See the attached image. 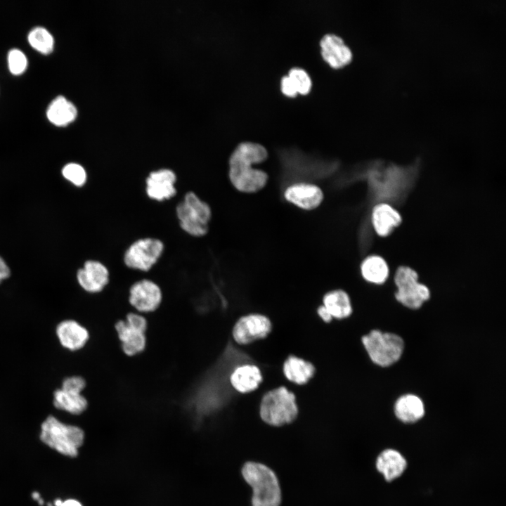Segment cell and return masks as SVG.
<instances>
[{"label":"cell","instance_id":"1","mask_svg":"<svg viewBox=\"0 0 506 506\" xmlns=\"http://www.w3.org/2000/svg\"><path fill=\"white\" fill-rule=\"evenodd\" d=\"M267 157L268 151L263 145L251 141L239 143L228 160V176L232 186L245 193L263 189L268 181V175L253 165L264 162Z\"/></svg>","mask_w":506,"mask_h":506},{"label":"cell","instance_id":"2","mask_svg":"<svg viewBox=\"0 0 506 506\" xmlns=\"http://www.w3.org/2000/svg\"><path fill=\"white\" fill-rule=\"evenodd\" d=\"M241 474L252 488V506H280V484L271 467L259 462L247 461L242 467Z\"/></svg>","mask_w":506,"mask_h":506},{"label":"cell","instance_id":"3","mask_svg":"<svg viewBox=\"0 0 506 506\" xmlns=\"http://www.w3.org/2000/svg\"><path fill=\"white\" fill-rule=\"evenodd\" d=\"M84 437V432L80 427L64 424L52 415L41 424V441L65 456L77 457Z\"/></svg>","mask_w":506,"mask_h":506},{"label":"cell","instance_id":"4","mask_svg":"<svg viewBox=\"0 0 506 506\" xmlns=\"http://www.w3.org/2000/svg\"><path fill=\"white\" fill-rule=\"evenodd\" d=\"M175 212L180 228L188 235L202 237L208 233L212 208L195 192H187L176 205Z\"/></svg>","mask_w":506,"mask_h":506},{"label":"cell","instance_id":"5","mask_svg":"<svg viewBox=\"0 0 506 506\" xmlns=\"http://www.w3.org/2000/svg\"><path fill=\"white\" fill-rule=\"evenodd\" d=\"M261 420L273 427L292 423L297 417L298 407L294 394L280 387L264 394L259 408Z\"/></svg>","mask_w":506,"mask_h":506},{"label":"cell","instance_id":"6","mask_svg":"<svg viewBox=\"0 0 506 506\" xmlns=\"http://www.w3.org/2000/svg\"><path fill=\"white\" fill-rule=\"evenodd\" d=\"M362 343L371 361L382 367L397 362L404 349V342L400 336L378 330L363 336Z\"/></svg>","mask_w":506,"mask_h":506},{"label":"cell","instance_id":"7","mask_svg":"<svg viewBox=\"0 0 506 506\" xmlns=\"http://www.w3.org/2000/svg\"><path fill=\"white\" fill-rule=\"evenodd\" d=\"M396 300L407 308L417 309L430 297L429 288L418 282V275L408 266H400L396 271Z\"/></svg>","mask_w":506,"mask_h":506},{"label":"cell","instance_id":"8","mask_svg":"<svg viewBox=\"0 0 506 506\" xmlns=\"http://www.w3.org/2000/svg\"><path fill=\"white\" fill-rule=\"evenodd\" d=\"M164 249L163 242L157 238H138L126 249L123 261L129 268L146 272L157 264Z\"/></svg>","mask_w":506,"mask_h":506},{"label":"cell","instance_id":"9","mask_svg":"<svg viewBox=\"0 0 506 506\" xmlns=\"http://www.w3.org/2000/svg\"><path fill=\"white\" fill-rule=\"evenodd\" d=\"M147 327L146 318L134 312H129L125 320H119L115 323V328L124 354L133 356L144 351Z\"/></svg>","mask_w":506,"mask_h":506},{"label":"cell","instance_id":"10","mask_svg":"<svg viewBox=\"0 0 506 506\" xmlns=\"http://www.w3.org/2000/svg\"><path fill=\"white\" fill-rule=\"evenodd\" d=\"M85 387L86 382L80 376L65 378L62 388L53 394L54 406L73 415L82 413L88 406L86 398L81 394Z\"/></svg>","mask_w":506,"mask_h":506},{"label":"cell","instance_id":"11","mask_svg":"<svg viewBox=\"0 0 506 506\" xmlns=\"http://www.w3.org/2000/svg\"><path fill=\"white\" fill-rule=\"evenodd\" d=\"M162 300L160 286L149 279L135 282L129 288V301L139 313H151L156 311Z\"/></svg>","mask_w":506,"mask_h":506},{"label":"cell","instance_id":"12","mask_svg":"<svg viewBox=\"0 0 506 506\" xmlns=\"http://www.w3.org/2000/svg\"><path fill=\"white\" fill-rule=\"evenodd\" d=\"M271 330L270 320L261 314L253 313L241 317L233 329L234 340L240 344H247L266 337Z\"/></svg>","mask_w":506,"mask_h":506},{"label":"cell","instance_id":"13","mask_svg":"<svg viewBox=\"0 0 506 506\" xmlns=\"http://www.w3.org/2000/svg\"><path fill=\"white\" fill-rule=\"evenodd\" d=\"M177 176L169 168L150 171L145 179V193L153 200L162 202L174 197L177 190L175 187Z\"/></svg>","mask_w":506,"mask_h":506},{"label":"cell","instance_id":"14","mask_svg":"<svg viewBox=\"0 0 506 506\" xmlns=\"http://www.w3.org/2000/svg\"><path fill=\"white\" fill-rule=\"evenodd\" d=\"M284 197L296 207L309 211L320 205L324 194L322 189L316 184L299 182L286 188Z\"/></svg>","mask_w":506,"mask_h":506},{"label":"cell","instance_id":"15","mask_svg":"<svg viewBox=\"0 0 506 506\" xmlns=\"http://www.w3.org/2000/svg\"><path fill=\"white\" fill-rule=\"evenodd\" d=\"M79 285L86 292H100L110 281V272L107 266L97 260H87L77 273Z\"/></svg>","mask_w":506,"mask_h":506},{"label":"cell","instance_id":"16","mask_svg":"<svg viewBox=\"0 0 506 506\" xmlns=\"http://www.w3.org/2000/svg\"><path fill=\"white\" fill-rule=\"evenodd\" d=\"M320 46L322 57L332 67H342L352 60L351 50L337 34H325L320 39Z\"/></svg>","mask_w":506,"mask_h":506},{"label":"cell","instance_id":"17","mask_svg":"<svg viewBox=\"0 0 506 506\" xmlns=\"http://www.w3.org/2000/svg\"><path fill=\"white\" fill-rule=\"evenodd\" d=\"M56 334L62 346L71 351L82 349L89 339L88 330L73 320H66L58 324Z\"/></svg>","mask_w":506,"mask_h":506},{"label":"cell","instance_id":"18","mask_svg":"<svg viewBox=\"0 0 506 506\" xmlns=\"http://www.w3.org/2000/svg\"><path fill=\"white\" fill-rule=\"evenodd\" d=\"M401 220L398 212L387 203L378 204L372 212V223L379 236L389 235Z\"/></svg>","mask_w":506,"mask_h":506},{"label":"cell","instance_id":"19","mask_svg":"<svg viewBox=\"0 0 506 506\" xmlns=\"http://www.w3.org/2000/svg\"><path fill=\"white\" fill-rule=\"evenodd\" d=\"M230 381L238 392L249 393L258 388L262 382V375L257 366L246 364L237 367L233 371Z\"/></svg>","mask_w":506,"mask_h":506},{"label":"cell","instance_id":"20","mask_svg":"<svg viewBox=\"0 0 506 506\" xmlns=\"http://www.w3.org/2000/svg\"><path fill=\"white\" fill-rule=\"evenodd\" d=\"M407 463L403 456L394 449H386L377 457V469L382 473L386 481H391L399 477L405 471Z\"/></svg>","mask_w":506,"mask_h":506},{"label":"cell","instance_id":"21","mask_svg":"<svg viewBox=\"0 0 506 506\" xmlns=\"http://www.w3.org/2000/svg\"><path fill=\"white\" fill-rule=\"evenodd\" d=\"M394 413L396 417L406 423L415 422L424 415V406L422 399L414 394H406L396 401Z\"/></svg>","mask_w":506,"mask_h":506},{"label":"cell","instance_id":"22","mask_svg":"<svg viewBox=\"0 0 506 506\" xmlns=\"http://www.w3.org/2000/svg\"><path fill=\"white\" fill-rule=\"evenodd\" d=\"M75 105L63 96H58L51 100L46 110L51 122L57 126H65L77 117Z\"/></svg>","mask_w":506,"mask_h":506},{"label":"cell","instance_id":"23","mask_svg":"<svg viewBox=\"0 0 506 506\" xmlns=\"http://www.w3.org/2000/svg\"><path fill=\"white\" fill-rule=\"evenodd\" d=\"M283 372L290 381L297 384H304L313 376L315 368L309 361L290 356L283 364Z\"/></svg>","mask_w":506,"mask_h":506},{"label":"cell","instance_id":"24","mask_svg":"<svg viewBox=\"0 0 506 506\" xmlns=\"http://www.w3.org/2000/svg\"><path fill=\"white\" fill-rule=\"evenodd\" d=\"M323 306L332 318H345L352 312L350 298L342 290H335L327 292L323 297Z\"/></svg>","mask_w":506,"mask_h":506},{"label":"cell","instance_id":"25","mask_svg":"<svg viewBox=\"0 0 506 506\" xmlns=\"http://www.w3.org/2000/svg\"><path fill=\"white\" fill-rule=\"evenodd\" d=\"M363 278L374 284H382L389 276V267L385 260L379 256L372 255L366 257L361 265Z\"/></svg>","mask_w":506,"mask_h":506},{"label":"cell","instance_id":"26","mask_svg":"<svg viewBox=\"0 0 506 506\" xmlns=\"http://www.w3.org/2000/svg\"><path fill=\"white\" fill-rule=\"evenodd\" d=\"M28 41L30 45L44 54L51 53L53 48V37L43 27H35L28 34Z\"/></svg>","mask_w":506,"mask_h":506},{"label":"cell","instance_id":"27","mask_svg":"<svg viewBox=\"0 0 506 506\" xmlns=\"http://www.w3.org/2000/svg\"><path fill=\"white\" fill-rule=\"evenodd\" d=\"M287 75L294 84L297 93L304 95L309 92L312 85L311 79L304 69L292 67L289 70Z\"/></svg>","mask_w":506,"mask_h":506},{"label":"cell","instance_id":"28","mask_svg":"<svg viewBox=\"0 0 506 506\" xmlns=\"http://www.w3.org/2000/svg\"><path fill=\"white\" fill-rule=\"evenodd\" d=\"M62 174L77 187L83 186L87 179L85 169L79 164L74 162L67 164L62 169Z\"/></svg>","mask_w":506,"mask_h":506},{"label":"cell","instance_id":"29","mask_svg":"<svg viewBox=\"0 0 506 506\" xmlns=\"http://www.w3.org/2000/svg\"><path fill=\"white\" fill-rule=\"evenodd\" d=\"M8 64L9 70L13 74H19L26 69L27 59L21 50L12 48L8 53Z\"/></svg>","mask_w":506,"mask_h":506},{"label":"cell","instance_id":"30","mask_svg":"<svg viewBox=\"0 0 506 506\" xmlns=\"http://www.w3.org/2000/svg\"><path fill=\"white\" fill-rule=\"evenodd\" d=\"M280 87L283 93L287 96L292 97L297 93L294 85L288 75H285L281 78Z\"/></svg>","mask_w":506,"mask_h":506},{"label":"cell","instance_id":"31","mask_svg":"<svg viewBox=\"0 0 506 506\" xmlns=\"http://www.w3.org/2000/svg\"><path fill=\"white\" fill-rule=\"evenodd\" d=\"M10 275V269L4 260L0 257V283L1 282L8 278Z\"/></svg>","mask_w":506,"mask_h":506},{"label":"cell","instance_id":"32","mask_svg":"<svg viewBox=\"0 0 506 506\" xmlns=\"http://www.w3.org/2000/svg\"><path fill=\"white\" fill-rule=\"evenodd\" d=\"M318 314L319 316L324 320L325 322H330L332 320V317L330 316L329 312L325 309V308L322 305L318 307L317 310Z\"/></svg>","mask_w":506,"mask_h":506},{"label":"cell","instance_id":"33","mask_svg":"<svg viewBox=\"0 0 506 506\" xmlns=\"http://www.w3.org/2000/svg\"><path fill=\"white\" fill-rule=\"evenodd\" d=\"M61 506H83V505L77 500L67 499L63 501Z\"/></svg>","mask_w":506,"mask_h":506},{"label":"cell","instance_id":"34","mask_svg":"<svg viewBox=\"0 0 506 506\" xmlns=\"http://www.w3.org/2000/svg\"><path fill=\"white\" fill-rule=\"evenodd\" d=\"M32 497L34 500H35L38 502L39 505H42L44 504V500L41 498V495L38 492H37V491L33 492L32 493Z\"/></svg>","mask_w":506,"mask_h":506},{"label":"cell","instance_id":"35","mask_svg":"<svg viewBox=\"0 0 506 506\" xmlns=\"http://www.w3.org/2000/svg\"><path fill=\"white\" fill-rule=\"evenodd\" d=\"M63 501L60 499H56L54 501V506H61Z\"/></svg>","mask_w":506,"mask_h":506},{"label":"cell","instance_id":"36","mask_svg":"<svg viewBox=\"0 0 506 506\" xmlns=\"http://www.w3.org/2000/svg\"><path fill=\"white\" fill-rule=\"evenodd\" d=\"M48 506H53V505L51 503H48Z\"/></svg>","mask_w":506,"mask_h":506}]
</instances>
